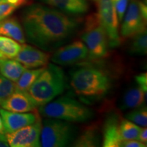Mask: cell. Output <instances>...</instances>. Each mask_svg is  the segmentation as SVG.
I'll list each match as a JSON object with an SVG mask.
<instances>
[{"mask_svg":"<svg viewBox=\"0 0 147 147\" xmlns=\"http://www.w3.org/2000/svg\"><path fill=\"white\" fill-rule=\"evenodd\" d=\"M9 146L8 143L3 140L0 139V147H8Z\"/></svg>","mask_w":147,"mask_h":147,"instance_id":"obj_34","label":"cell"},{"mask_svg":"<svg viewBox=\"0 0 147 147\" xmlns=\"http://www.w3.org/2000/svg\"><path fill=\"white\" fill-rule=\"evenodd\" d=\"M16 7L10 3H0V21L8 17L15 11Z\"/></svg>","mask_w":147,"mask_h":147,"instance_id":"obj_27","label":"cell"},{"mask_svg":"<svg viewBox=\"0 0 147 147\" xmlns=\"http://www.w3.org/2000/svg\"><path fill=\"white\" fill-rule=\"evenodd\" d=\"M76 128L71 123L47 118L42 122L40 143L43 147H63L72 144Z\"/></svg>","mask_w":147,"mask_h":147,"instance_id":"obj_6","label":"cell"},{"mask_svg":"<svg viewBox=\"0 0 147 147\" xmlns=\"http://www.w3.org/2000/svg\"><path fill=\"white\" fill-rule=\"evenodd\" d=\"M1 107L14 113H28L36 109V106L27 91H15L5 100Z\"/></svg>","mask_w":147,"mask_h":147,"instance_id":"obj_13","label":"cell"},{"mask_svg":"<svg viewBox=\"0 0 147 147\" xmlns=\"http://www.w3.org/2000/svg\"><path fill=\"white\" fill-rule=\"evenodd\" d=\"M27 68L16 60L0 59V74L16 82Z\"/></svg>","mask_w":147,"mask_h":147,"instance_id":"obj_18","label":"cell"},{"mask_svg":"<svg viewBox=\"0 0 147 147\" xmlns=\"http://www.w3.org/2000/svg\"><path fill=\"white\" fill-rule=\"evenodd\" d=\"M123 147H144L146 146V144L141 142L140 141H137L136 140H123L121 143V146Z\"/></svg>","mask_w":147,"mask_h":147,"instance_id":"obj_29","label":"cell"},{"mask_svg":"<svg viewBox=\"0 0 147 147\" xmlns=\"http://www.w3.org/2000/svg\"><path fill=\"white\" fill-rule=\"evenodd\" d=\"M32 3V0H18V8L25 5H29Z\"/></svg>","mask_w":147,"mask_h":147,"instance_id":"obj_33","label":"cell"},{"mask_svg":"<svg viewBox=\"0 0 147 147\" xmlns=\"http://www.w3.org/2000/svg\"><path fill=\"white\" fill-rule=\"evenodd\" d=\"M22 23L26 40L49 53L71 38L80 25L78 19L40 3L25 9Z\"/></svg>","mask_w":147,"mask_h":147,"instance_id":"obj_1","label":"cell"},{"mask_svg":"<svg viewBox=\"0 0 147 147\" xmlns=\"http://www.w3.org/2000/svg\"><path fill=\"white\" fill-rule=\"evenodd\" d=\"M5 131L4 127H3V121H2V119H1V116H0V139L3 140H4L6 142V140H5Z\"/></svg>","mask_w":147,"mask_h":147,"instance_id":"obj_32","label":"cell"},{"mask_svg":"<svg viewBox=\"0 0 147 147\" xmlns=\"http://www.w3.org/2000/svg\"><path fill=\"white\" fill-rule=\"evenodd\" d=\"M138 5L140 10L141 14L143 16V17L145 20L147 19V6H146V1H140L138 0Z\"/></svg>","mask_w":147,"mask_h":147,"instance_id":"obj_30","label":"cell"},{"mask_svg":"<svg viewBox=\"0 0 147 147\" xmlns=\"http://www.w3.org/2000/svg\"><path fill=\"white\" fill-rule=\"evenodd\" d=\"M129 0H117L114 1L115 8L119 22H122L125 14L127 10V7Z\"/></svg>","mask_w":147,"mask_h":147,"instance_id":"obj_26","label":"cell"},{"mask_svg":"<svg viewBox=\"0 0 147 147\" xmlns=\"http://www.w3.org/2000/svg\"><path fill=\"white\" fill-rule=\"evenodd\" d=\"M40 115L45 118L57 119L69 123H83L93 118L91 108L68 96H63L40 106Z\"/></svg>","mask_w":147,"mask_h":147,"instance_id":"obj_4","label":"cell"},{"mask_svg":"<svg viewBox=\"0 0 147 147\" xmlns=\"http://www.w3.org/2000/svg\"><path fill=\"white\" fill-rule=\"evenodd\" d=\"M146 99V93L139 87L127 90L123 97L122 108L123 109L136 108L142 106Z\"/></svg>","mask_w":147,"mask_h":147,"instance_id":"obj_19","label":"cell"},{"mask_svg":"<svg viewBox=\"0 0 147 147\" xmlns=\"http://www.w3.org/2000/svg\"><path fill=\"white\" fill-rule=\"evenodd\" d=\"M0 36L12 38L20 44L26 42L23 27L15 17H7L0 21Z\"/></svg>","mask_w":147,"mask_h":147,"instance_id":"obj_17","label":"cell"},{"mask_svg":"<svg viewBox=\"0 0 147 147\" xmlns=\"http://www.w3.org/2000/svg\"><path fill=\"white\" fill-rule=\"evenodd\" d=\"M88 57L87 46L80 40L59 47L51 55L53 63L59 65H70L82 61Z\"/></svg>","mask_w":147,"mask_h":147,"instance_id":"obj_9","label":"cell"},{"mask_svg":"<svg viewBox=\"0 0 147 147\" xmlns=\"http://www.w3.org/2000/svg\"><path fill=\"white\" fill-rule=\"evenodd\" d=\"M51 55V53L24 43L14 59L26 68H38L46 67L49 64Z\"/></svg>","mask_w":147,"mask_h":147,"instance_id":"obj_12","label":"cell"},{"mask_svg":"<svg viewBox=\"0 0 147 147\" xmlns=\"http://www.w3.org/2000/svg\"><path fill=\"white\" fill-rule=\"evenodd\" d=\"M16 91V82L0 74V106Z\"/></svg>","mask_w":147,"mask_h":147,"instance_id":"obj_24","label":"cell"},{"mask_svg":"<svg viewBox=\"0 0 147 147\" xmlns=\"http://www.w3.org/2000/svg\"><path fill=\"white\" fill-rule=\"evenodd\" d=\"M49 6L71 15H81L89 11L87 0H40Z\"/></svg>","mask_w":147,"mask_h":147,"instance_id":"obj_15","label":"cell"},{"mask_svg":"<svg viewBox=\"0 0 147 147\" xmlns=\"http://www.w3.org/2000/svg\"><path fill=\"white\" fill-rule=\"evenodd\" d=\"M126 119L142 127L147 125V109L146 106H140L126 115Z\"/></svg>","mask_w":147,"mask_h":147,"instance_id":"obj_25","label":"cell"},{"mask_svg":"<svg viewBox=\"0 0 147 147\" xmlns=\"http://www.w3.org/2000/svg\"><path fill=\"white\" fill-rule=\"evenodd\" d=\"M97 16L107 35L108 45L115 48L121 45L119 20L113 0H97Z\"/></svg>","mask_w":147,"mask_h":147,"instance_id":"obj_7","label":"cell"},{"mask_svg":"<svg viewBox=\"0 0 147 147\" xmlns=\"http://www.w3.org/2000/svg\"><path fill=\"white\" fill-rule=\"evenodd\" d=\"M120 119L116 114H112L106 117L103 126L102 146L119 147L121 146L123 139L119 131Z\"/></svg>","mask_w":147,"mask_h":147,"instance_id":"obj_14","label":"cell"},{"mask_svg":"<svg viewBox=\"0 0 147 147\" xmlns=\"http://www.w3.org/2000/svg\"><path fill=\"white\" fill-rule=\"evenodd\" d=\"M3 1V0H0V3H2Z\"/></svg>","mask_w":147,"mask_h":147,"instance_id":"obj_35","label":"cell"},{"mask_svg":"<svg viewBox=\"0 0 147 147\" xmlns=\"http://www.w3.org/2000/svg\"><path fill=\"white\" fill-rule=\"evenodd\" d=\"M136 81L138 84L139 87L145 93L147 91V74L142 73L136 76Z\"/></svg>","mask_w":147,"mask_h":147,"instance_id":"obj_28","label":"cell"},{"mask_svg":"<svg viewBox=\"0 0 147 147\" xmlns=\"http://www.w3.org/2000/svg\"><path fill=\"white\" fill-rule=\"evenodd\" d=\"M121 28V36L123 39L131 38L146 29L145 20L140 10L138 0H131L129 8L123 18Z\"/></svg>","mask_w":147,"mask_h":147,"instance_id":"obj_10","label":"cell"},{"mask_svg":"<svg viewBox=\"0 0 147 147\" xmlns=\"http://www.w3.org/2000/svg\"><path fill=\"white\" fill-rule=\"evenodd\" d=\"M80 38L87 46L90 59L97 60L108 56L109 45L107 35L97 13L86 17Z\"/></svg>","mask_w":147,"mask_h":147,"instance_id":"obj_5","label":"cell"},{"mask_svg":"<svg viewBox=\"0 0 147 147\" xmlns=\"http://www.w3.org/2000/svg\"><path fill=\"white\" fill-rule=\"evenodd\" d=\"M66 87L63 69L49 63L27 91L36 107L44 106L61 94Z\"/></svg>","mask_w":147,"mask_h":147,"instance_id":"obj_2","label":"cell"},{"mask_svg":"<svg viewBox=\"0 0 147 147\" xmlns=\"http://www.w3.org/2000/svg\"><path fill=\"white\" fill-rule=\"evenodd\" d=\"M0 116L5 133L13 132L41 119V116L37 109L30 113H14L1 108Z\"/></svg>","mask_w":147,"mask_h":147,"instance_id":"obj_11","label":"cell"},{"mask_svg":"<svg viewBox=\"0 0 147 147\" xmlns=\"http://www.w3.org/2000/svg\"><path fill=\"white\" fill-rule=\"evenodd\" d=\"M93 1H97V0H93Z\"/></svg>","mask_w":147,"mask_h":147,"instance_id":"obj_36","label":"cell"},{"mask_svg":"<svg viewBox=\"0 0 147 147\" xmlns=\"http://www.w3.org/2000/svg\"><path fill=\"white\" fill-rule=\"evenodd\" d=\"M22 45L8 37L0 36V59H14L21 49Z\"/></svg>","mask_w":147,"mask_h":147,"instance_id":"obj_20","label":"cell"},{"mask_svg":"<svg viewBox=\"0 0 147 147\" xmlns=\"http://www.w3.org/2000/svg\"><path fill=\"white\" fill-rule=\"evenodd\" d=\"M42 120L27 125L11 133H5V140L12 147H39Z\"/></svg>","mask_w":147,"mask_h":147,"instance_id":"obj_8","label":"cell"},{"mask_svg":"<svg viewBox=\"0 0 147 147\" xmlns=\"http://www.w3.org/2000/svg\"><path fill=\"white\" fill-rule=\"evenodd\" d=\"M141 128L132 121L127 119H121L119 124V131L123 140H138Z\"/></svg>","mask_w":147,"mask_h":147,"instance_id":"obj_22","label":"cell"},{"mask_svg":"<svg viewBox=\"0 0 147 147\" xmlns=\"http://www.w3.org/2000/svg\"><path fill=\"white\" fill-rule=\"evenodd\" d=\"M70 84L80 96L97 97L106 94L112 83L109 75L102 69L82 67L71 74Z\"/></svg>","mask_w":147,"mask_h":147,"instance_id":"obj_3","label":"cell"},{"mask_svg":"<svg viewBox=\"0 0 147 147\" xmlns=\"http://www.w3.org/2000/svg\"><path fill=\"white\" fill-rule=\"evenodd\" d=\"M101 143V134L99 126L96 124L89 125L84 127L76 137L72 146L74 147H95Z\"/></svg>","mask_w":147,"mask_h":147,"instance_id":"obj_16","label":"cell"},{"mask_svg":"<svg viewBox=\"0 0 147 147\" xmlns=\"http://www.w3.org/2000/svg\"><path fill=\"white\" fill-rule=\"evenodd\" d=\"M45 68V67H42L38 68L25 69L16 82V90L21 91H28L29 87L32 85Z\"/></svg>","mask_w":147,"mask_h":147,"instance_id":"obj_21","label":"cell"},{"mask_svg":"<svg viewBox=\"0 0 147 147\" xmlns=\"http://www.w3.org/2000/svg\"><path fill=\"white\" fill-rule=\"evenodd\" d=\"M139 141L141 142L144 143L145 144H147V129L146 127L141 128L140 131L139 136H138Z\"/></svg>","mask_w":147,"mask_h":147,"instance_id":"obj_31","label":"cell"},{"mask_svg":"<svg viewBox=\"0 0 147 147\" xmlns=\"http://www.w3.org/2000/svg\"><path fill=\"white\" fill-rule=\"evenodd\" d=\"M129 45V52L134 55H144L147 53L146 30L132 37Z\"/></svg>","mask_w":147,"mask_h":147,"instance_id":"obj_23","label":"cell"}]
</instances>
